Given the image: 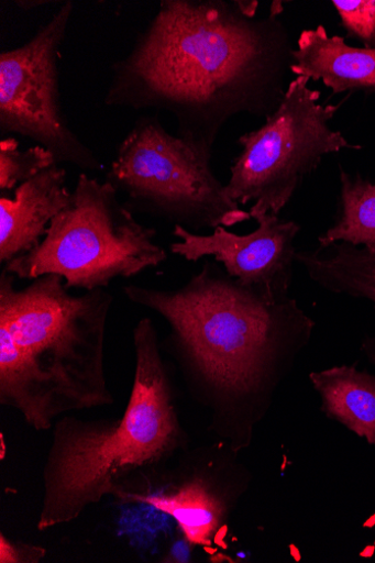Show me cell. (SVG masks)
<instances>
[{"label": "cell", "instance_id": "cell-1", "mask_svg": "<svg viewBox=\"0 0 375 563\" xmlns=\"http://www.w3.org/2000/svg\"><path fill=\"white\" fill-rule=\"evenodd\" d=\"M293 44L279 18H246L225 0H163L112 67L104 106L168 113L202 157L239 114L267 118L288 88Z\"/></svg>", "mask_w": 375, "mask_h": 563}, {"label": "cell", "instance_id": "cell-2", "mask_svg": "<svg viewBox=\"0 0 375 563\" xmlns=\"http://www.w3.org/2000/svg\"><path fill=\"white\" fill-rule=\"evenodd\" d=\"M46 275L19 289L0 276V404L35 431L68 413L114 402L104 372L107 321L114 298L106 288L74 296Z\"/></svg>", "mask_w": 375, "mask_h": 563}, {"label": "cell", "instance_id": "cell-3", "mask_svg": "<svg viewBox=\"0 0 375 563\" xmlns=\"http://www.w3.org/2000/svg\"><path fill=\"white\" fill-rule=\"evenodd\" d=\"M123 291L169 323L186 369L223 406L269 393L282 362L311 329L295 299L267 298L218 263L206 262L175 290L129 285Z\"/></svg>", "mask_w": 375, "mask_h": 563}, {"label": "cell", "instance_id": "cell-4", "mask_svg": "<svg viewBox=\"0 0 375 563\" xmlns=\"http://www.w3.org/2000/svg\"><path fill=\"white\" fill-rule=\"evenodd\" d=\"M135 375L120 419H59L43 468L37 530L74 522L135 472L163 462L178 446L180 428L169 375L153 322L133 331Z\"/></svg>", "mask_w": 375, "mask_h": 563}, {"label": "cell", "instance_id": "cell-5", "mask_svg": "<svg viewBox=\"0 0 375 563\" xmlns=\"http://www.w3.org/2000/svg\"><path fill=\"white\" fill-rule=\"evenodd\" d=\"M156 231L137 222L109 181L82 173L68 207L52 220L38 247L3 267L19 279L64 278L68 289L107 288L168 260Z\"/></svg>", "mask_w": 375, "mask_h": 563}, {"label": "cell", "instance_id": "cell-6", "mask_svg": "<svg viewBox=\"0 0 375 563\" xmlns=\"http://www.w3.org/2000/svg\"><path fill=\"white\" fill-rule=\"evenodd\" d=\"M106 181L128 196L125 207L190 232L232 228L251 219L210 167L156 117L140 118L118 148Z\"/></svg>", "mask_w": 375, "mask_h": 563}, {"label": "cell", "instance_id": "cell-7", "mask_svg": "<svg viewBox=\"0 0 375 563\" xmlns=\"http://www.w3.org/2000/svg\"><path fill=\"white\" fill-rule=\"evenodd\" d=\"M309 81L291 80L278 109L262 126L239 139L242 150L225 188L240 207L253 202L252 220L266 213L279 216L328 155L362 147L330 126L350 95L340 104H320V91L311 89Z\"/></svg>", "mask_w": 375, "mask_h": 563}, {"label": "cell", "instance_id": "cell-8", "mask_svg": "<svg viewBox=\"0 0 375 563\" xmlns=\"http://www.w3.org/2000/svg\"><path fill=\"white\" fill-rule=\"evenodd\" d=\"M74 10L66 2L30 41L0 54V133L47 148L58 165L102 172L95 153L70 129L62 104L60 48Z\"/></svg>", "mask_w": 375, "mask_h": 563}, {"label": "cell", "instance_id": "cell-9", "mask_svg": "<svg viewBox=\"0 0 375 563\" xmlns=\"http://www.w3.org/2000/svg\"><path fill=\"white\" fill-rule=\"evenodd\" d=\"M253 220L257 228L245 235L223 227L200 235L176 225L174 235L180 241L173 243L170 250L191 263L212 257L242 285L274 300L287 299L296 264L295 240L301 228L274 213Z\"/></svg>", "mask_w": 375, "mask_h": 563}, {"label": "cell", "instance_id": "cell-10", "mask_svg": "<svg viewBox=\"0 0 375 563\" xmlns=\"http://www.w3.org/2000/svg\"><path fill=\"white\" fill-rule=\"evenodd\" d=\"M67 172L52 166L23 183L13 197L0 196V264L2 267L40 246L53 219L71 199Z\"/></svg>", "mask_w": 375, "mask_h": 563}, {"label": "cell", "instance_id": "cell-11", "mask_svg": "<svg viewBox=\"0 0 375 563\" xmlns=\"http://www.w3.org/2000/svg\"><path fill=\"white\" fill-rule=\"evenodd\" d=\"M290 73L323 81L334 95L375 96V48L351 46L324 25L304 30L293 51Z\"/></svg>", "mask_w": 375, "mask_h": 563}, {"label": "cell", "instance_id": "cell-12", "mask_svg": "<svg viewBox=\"0 0 375 563\" xmlns=\"http://www.w3.org/2000/svg\"><path fill=\"white\" fill-rule=\"evenodd\" d=\"M296 264L319 287L339 295L370 301L375 309V252L337 243L296 253ZM375 365V338L363 345Z\"/></svg>", "mask_w": 375, "mask_h": 563}, {"label": "cell", "instance_id": "cell-13", "mask_svg": "<svg viewBox=\"0 0 375 563\" xmlns=\"http://www.w3.org/2000/svg\"><path fill=\"white\" fill-rule=\"evenodd\" d=\"M329 417L375 445V376L341 366L310 374Z\"/></svg>", "mask_w": 375, "mask_h": 563}, {"label": "cell", "instance_id": "cell-14", "mask_svg": "<svg viewBox=\"0 0 375 563\" xmlns=\"http://www.w3.org/2000/svg\"><path fill=\"white\" fill-rule=\"evenodd\" d=\"M121 498L145 503L178 523L190 544L208 545L224 517V504L203 479H195L173 493H121Z\"/></svg>", "mask_w": 375, "mask_h": 563}, {"label": "cell", "instance_id": "cell-15", "mask_svg": "<svg viewBox=\"0 0 375 563\" xmlns=\"http://www.w3.org/2000/svg\"><path fill=\"white\" fill-rule=\"evenodd\" d=\"M340 183L335 222L318 238V246L348 243L375 252V183L343 168Z\"/></svg>", "mask_w": 375, "mask_h": 563}, {"label": "cell", "instance_id": "cell-16", "mask_svg": "<svg viewBox=\"0 0 375 563\" xmlns=\"http://www.w3.org/2000/svg\"><path fill=\"white\" fill-rule=\"evenodd\" d=\"M55 165L57 161L47 148L35 145L21 150L16 139H3L0 141V196L13 197L23 183Z\"/></svg>", "mask_w": 375, "mask_h": 563}, {"label": "cell", "instance_id": "cell-17", "mask_svg": "<svg viewBox=\"0 0 375 563\" xmlns=\"http://www.w3.org/2000/svg\"><path fill=\"white\" fill-rule=\"evenodd\" d=\"M331 4L346 36L365 48H375V0H333Z\"/></svg>", "mask_w": 375, "mask_h": 563}, {"label": "cell", "instance_id": "cell-18", "mask_svg": "<svg viewBox=\"0 0 375 563\" xmlns=\"http://www.w3.org/2000/svg\"><path fill=\"white\" fill-rule=\"evenodd\" d=\"M46 555L42 547L12 541L0 536V563H38Z\"/></svg>", "mask_w": 375, "mask_h": 563}, {"label": "cell", "instance_id": "cell-19", "mask_svg": "<svg viewBox=\"0 0 375 563\" xmlns=\"http://www.w3.org/2000/svg\"><path fill=\"white\" fill-rule=\"evenodd\" d=\"M235 4L242 12V14H244L246 18H256V11L260 5L258 2H256V0H252V2H245V0H235Z\"/></svg>", "mask_w": 375, "mask_h": 563}, {"label": "cell", "instance_id": "cell-20", "mask_svg": "<svg viewBox=\"0 0 375 563\" xmlns=\"http://www.w3.org/2000/svg\"><path fill=\"white\" fill-rule=\"evenodd\" d=\"M190 543L186 540V542L178 543L173 548L172 556H169V560L175 562H187L188 560V545Z\"/></svg>", "mask_w": 375, "mask_h": 563}, {"label": "cell", "instance_id": "cell-21", "mask_svg": "<svg viewBox=\"0 0 375 563\" xmlns=\"http://www.w3.org/2000/svg\"><path fill=\"white\" fill-rule=\"evenodd\" d=\"M48 3L49 2H43V0H24V2H21V0H18V2L15 4L22 11H32L34 9L41 8Z\"/></svg>", "mask_w": 375, "mask_h": 563}, {"label": "cell", "instance_id": "cell-22", "mask_svg": "<svg viewBox=\"0 0 375 563\" xmlns=\"http://www.w3.org/2000/svg\"><path fill=\"white\" fill-rule=\"evenodd\" d=\"M284 10L285 8L283 2H274L271 9V16L279 18L284 13Z\"/></svg>", "mask_w": 375, "mask_h": 563}]
</instances>
